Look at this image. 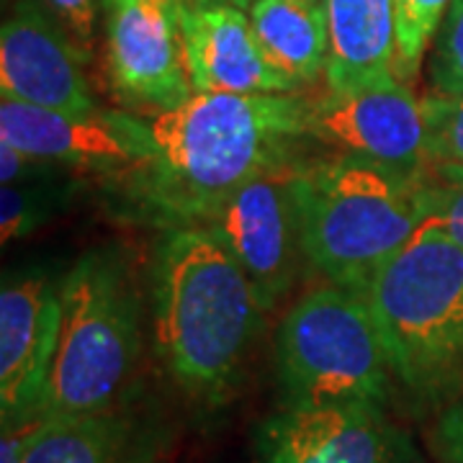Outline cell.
<instances>
[{"mask_svg": "<svg viewBox=\"0 0 463 463\" xmlns=\"http://www.w3.org/2000/svg\"><path fill=\"white\" fill-rule=\"evenodd\" d=\"M309 111L307 93H194L145 116L152 157L121 178L127 201L160 230L201 227L245 183L301 160Z\"/></svg>", "mask_w": 463, "mask_h": 463, "instance_id": "1", "label": "cell"}, {"mask_svg": "<svg viewBox=\"0 0 463 463\" xmlns=\"http://www.w3.org/2000/svg\"><path fill=\"white\" fill-rule=\"evenodd\" d=\"M149 294L155 347L175 389L209 412L230 404L268 315L245 270L203 227L160 230Z\"/></svg>", "mask_w": 463, "mask_h": 463, "instance_id": "2", "label": "cell"}, {"mask_svg": "<svg viewBox=\"0 0 463 463\" xmlns=\"http://www.w3.org/2000/svg\"><path fill=\"white\" fill-rule=\"evenodd\" d=\"M422 170L402 173L340 152L301 157L288 167L301 250L325 281L364 294L412 242L428 222Z\"/></svg>", "mask_w": 463, "mask_h": 463, "instance_id": "3", "label": "cell"}, {"mask_svg": "<svg viewBox=\"0 0 463 463\" xmlns=\"http://www.w3.org/2000/svg\"><path fill=\"white\" fill-rule=\"evenodd\" d=\"M373 322L417 410L438 412L463 389V248L425 222L364 288Z\"/></svg>", "mask_w": 463, "mask_h": 463, "instance_id": "4", "label": "cell"}, {"mask_svg": "<svg viewBox=\"0 0 463 463\" xmlns=\"http://www.w3.org/2000/svg\"><path fill=\"white\" fill-rule=\"evenodd\" d=\"M142 358V288L129 252L88 250L62 279L60 345L39 417L114 410Z\"/></svg>", "mask_w": 463, "mask_h": 463, "instance_id": "5", "label": "cell"}, {"mask_svg": "<svg viewBox=\"0 0 463 463\" xmlns=\"http://www.w3.org/2000/svg\"><path fill=\"white\" fill-rule=\"evenodd\" d=\"M273 365L288 407H381L397 376L361 294L325 281L288 304L273 337Z\"/></svg>", "mask_w": 463, "mask_h": 463, "instance_id": "6", "label": "cell"}, {"mask_svg": "<svg viewBox=\"0 0 463 463\" xmlns=\"http://www.w3.org/2000/svg\"><path fill=\"white\" fill-rule=\"evenodd\" d=\"M0 139L33 160L93 175L124 178L152 157L145 116L65 114L0 99Z\"/></svg>", "mask_w": 463, "mask_h": 463, "instance_id": "7", "label": "cell"}, {"mask_svg": "<svg viewBox=\"0 0 463 463\" xmlns=\"http://www.w3.org/2000/svg\"><path fill=\"white\" fill-rule=\"evenodd\" d=\"M291 165L245 183L201 222V227L212 232L245 270L265 312L276 309L291 291L298 258H304L288 188Z\"/></svg>", "mask_w": 463, "mask_h": 463, "instance_id": "8", "label": "cell"}, {"mask_svg": "<svg viewBox=\"0 0 463 463\" xmlns=\"http://www.w3.org/2000/svg\"><path fill=\"white\" fill-rule=\"evenodd\" d=\"M255 463H420V456L381 407L281 404L258 428Z\"/></svg>", "mask_w": 463, "mask_h": 463, "instance_id": "9", "label": "cell"}, {"mask_svg": "<svg viewBox=\"0 0 463 463\" xmlns=\"http://www.w3.org/2000/svg\"><path fill=\"white\" fill-rule=\"evenodd\" d=\"M309 134L340 155L364 157L402 173H420L428 165L422 99L399 78L312 99Z\"/></svg>", "mask_w": 463, "mask_h": 463, "instance_id": "10", "label": "cell"}, {"mask_svg": "<svg viewBox=\"0 0 463 463\" xmlns=\"http://www.w3.org/2000/svg\"><path fill=\"white\" fill-rule=\"evenodd\" d=\"M62 281L5 276L0 288V420L24 425L42 412L60 345Z\"/></svg>", "mask_w": 463, "mask_h": 463, "instance_id": "11", "label": "cell"}, {"mask_svg": "<svg viewBox=\"0 0 463 463\" xmlns=\"http://www.w3.org/2000/svg\"><path fill=\"white\" fill-rule=\"evenodd\" d=\"M85 57L44 0H16L0 29V99L65 114H99Z\"/></svg>", "mask_w": 463, "mask_h": 463, "instance_id": "12", "label": "cell"}, {"mask_svg": "<svg viewBox=\"0 0 463 463\" xmlns=\"http://www.w3.org/2000/svg\"><path fill=\"white\" fill-rule=\"evenodd\" d=\"M106 67L116 93L160 114L194 96L178 21L155 0H103Z\"/></svg>", "mask_w": 463, "mask_h": 463, "instance_id": "13", "label": "cell"}, {"mask_svg": "<svg viewBox=\"0 0 463 463\" xmlns=\"http://www.w3.org/2000/svg\"><path fill=\"white\" fill-rule=\"evenodd\" d=\"M181 39L194 93H304L265 57L242 8L206 0L181 16Z\"/></svg>", "mask_w": 463, "mask_h": 463, "instance_id": "14", "label": "cell"}, {"mask_svg": "<svg viewBox=\"0 0 463 463\" xmlns=\"http://www.w3.org/2000/svg\"><path fill=\"white\" fill-rule=\"evenodd\" d=\"M167 446L165 425L124 402L103 412L36 417L24 463H163Z\"/></svg>", "mask_w": 463, "mask_h": 463, "instance_id": "15", "label": "cell"}, {"mask_svg": "<svg viewBox=\"0 0 463 463\" xmlns=\"http://www.w3.org/2000/svg\"><path fill=\"white\" fill-rule=\"evenodd\" d=\"M330 54L327 93H347L397 78V0H325Z\"/></svg>", "mask_w": 463, "mask_h": 463, "instance_id": "16", "label": "cell"}, {"mask_svg": "<svg viewBox=\"0 0 463 463\" xmlns=\"http://www.w3.org/2000/svg\"><path fill=\"white\" fill-rule=\"evenodd\" d=\"M248 18L265 57L301 90L325 78L330 54L325 0H255Z\"/></svg>", "mask_w": 463, "mask_h": 463, "instance_id": "17", "label": "cell"}, {"mask_svg": "<svg viewBox=\"0 0 463 463\" xmlns=\"http://www.w3.org/2000/svg\"><path fill=\"white\" fill-rule=\"evenodd\" d=\"M453 0H397V78L412 85Z\"/></svg>", "mask_w": 463, "mask_h": 463, "instance_id": "18", "label": "cell"}, {"mask_svg": "<svg viewBox=\"0 0 463 463\" xmlns=\"http://www.w3.org/2000/svg\"><path fill=\"white\" fill-rule=\"evenodd\" d=\"M428 163L463 167V93H425Z\"/></svg>", "mask_w": 463, "mask_h": 463, "instance_id": "19", "label": "cell"}, {"mask_svg": "<svg viewBox=\"0 0 463 463\" xmlns=\"http://www.w3.org/2000/svg\"><path fill=\"white\" fill-rule=\"evenodd\" d=\"M428 93H463V0L448 5L428 57Z\"/></svg>", "mask_w": 463, "mask_h": 463, "instance_id": "20", "label": "cell"}, {"mask_svg": "<svg viewBox=\"0 0 463 463\" xmlns=\"http://www.w3.org/2000/svg\"><path fill=\"white\" fill-rule=\"evenodd\" d=\"M428 222L446 230L463 248V167L428 163L422 170Z\"/></svg>", "mask_w": 463, "mask_h": 463, "instance_id": "21", "label": "cell"}, {"mask_svg": "<svg viewBox=\"0 0 463 463\" xmlns=\"http://www.w3.org/2000/svg\"><path fill=\"white\" fill-rule=\"evenodd\" d=\"M50 194L39 191L29 183L3 185L0 191V234L3 245L33 232L50 214L47 209Z\"/></svg>", "mask_w": 463, "mask_h": 463, "instance_id": "22", "label": "cell"}, {"mask_svg": "<svg viewBox=\"0 0 463 463\" xmlns=\"http://www.w3.org/2000/svg\"><path fill=\"white\" fill-rule=\"evenodd\" d=\"M428 446L438 463H463V389L435 412Z\"/></svg>", "mask_w": 463, "mask_h": 463, "instance_id": "23", "label": "cell"}, {"mask_svg": "<svg viewBox=\"0 0 463 463\" xmlns=\"http://www.w3.org/2000/svg\"><path fill=\"white\" fill-rule=\"evenodd\" d=\"M44 3L88 62L93 52V32H96V14H99L96 0H44Z\"/></svg>", "mask_w": 463, "mask_h": 463, "instance_id": "24", "label": "cell"}, {"mask_svg": "<svg viewBox=\"0 0 463 463\" xmlns=\"http://www.w3.org/2000/svg\"><path fill=\"white\" fill-rule=\"evenodd\" d=\"M32 422H24V425H3V438H0V463H24V456H26V440H29Z\"/></svg>", "mask_w": 463, "mask_h": 463, "instance_id": "25", "label": "cell"}, {"mask_svg": "<svg viewBox=\"0 0 463 463\" xmlns=\"http://www.w3.org/2000/svg\"><path fill=\"white\" fill-rule=\"evenodd\" d=\"M155 3H157L173 21H178V26H181L183 14L191 11V8H196L201 3H206V0H155Z\"/></svg>", "mask_w": 463, "mask_h": 463, "instance_id": "26", "label": "cell"}, {"mask_svg": "<svg viewBox=\"0 0 463 463\" xmlns=\"http://www.w3.org/2000/svg\"><path fill=\"white\" fill-rule=\"evenodd\" d=\"M222 3H227V5H234V8H242V11H248L255 0H222Z\"/></svg>", "mask_w": 463, "mask_h": 463, "instance_id": "27", "label": "cell"}]
</instances>
